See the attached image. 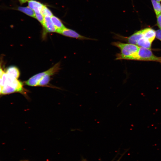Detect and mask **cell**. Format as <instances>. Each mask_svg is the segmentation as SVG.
Wrapping results in <instances>:
<instances>
[{
  "label": "cell",
  "mask_w": 161,
  "mask_h": 161,
  "mask_svg": "<svg viewBox=\"0 0 161 161\" xmlns=\"http://www.w3.org/2000/svg\"><path fill=\"white\" fill-rule=\"evenodd\" d=\"M41 13L44 17L49 16L51 17L53 15L51 11L44 5L42 8Z\"/></svg>",
  "instance_id": "5bb4252c"
},
{
  "label": "cell",
  "mask_w": 161,
  "mask_h": 161,
  "mask_svg": "<svg viewBox=\"0 0 161 161\" xmlns=\"http://www.w3.org/2000/svg\"><path fill=\"white\" fill-rule=\"evenodd\" d=\"M156 38L158 39L161 41V30H158L156 31Z\"/></svg>",
  "instance_id": "ac0fdd59"
},
{
  "label": "cell",
  "mask_w": 161,
  "mask_h": 161,
  "mask_svg": "<svg viewBox=\"0 0 161 161\" xmlns=\"http://www.w3.org/2000/svg\"><path fill=\"white\" fill-rule=\"evenodd\" d=\"M143 37L142 30L135 32L129 37H124L122 35H117L115 36V38L127 42L137 45L138 40Z\"/></svg>",
  "instance_id": "5b68a950"
},
{
  "label": "cell",
  "mask_w": 161,
  "mask_h": 161,
  "mask_svg": "<svg viewBox=\"0 0 161 161\" xmlns=\"http://www.w3.org/2000/svg\"><path fill=\"white\" fill-rule=\"evenodd\" d=\"M6 72L10 76L18 79L20 75V72L18 68L14 66L8 67Z\"/></svg>",
  "instance_id": "30bf717a"
},
{
  "label": "cell",
  "mask_w": 161,
  "mask_h": 161,
  "mask_svg": "<svg viewBox=\"0 0 161 161\" xmlns=\"http://www.w3.org/2000/svg\"><path fill=\"white\" fill-rule=\"evenodd\" d=\"M157 24L161 30V13L157 16Z\"/></svg>",
  "instance_id": "e0dca14e"
},
{
  "label": "cell",
  "mask_w": 161,
  "mask_h": 161,
  "mask_svg": "<svg viewBox=\"0 0 161 161\" xmlns=\"http://www.w3.org/2000/svg\"><path fill=\"white\" fill-rule=\"evenodd\" d=\"M28 6L33 10L35 13H41L44 5L41 3L35 0H29Z\"/></svg>",
  "instance_id": "ba28073f"
},
{
  "label": "cell",
  "mask_w": 161,
  "mask_h": 161,
  "mask_svg": "<svg viewBox=\"0 0 161 161\" xmlns=\"http://www.w3.org/2000/svg\"><path fill=\"white\" fill-rule=\"evenodd\" d=\"M141 30L143 37L152 43L156 38V31L151 28H146Z\"/></svg>",
  "instance_id": "52a82bcc"
},
{
  "label": "cell",
  "mask_w": 161,
  "mask_h": 161,
  "mask_svg": "<svg viewBox=\"0 0 161 161\" xmlns=\"http://www.w3.org/2000/svg\"><path fill=\"white\" fill-rule=\"evenodd\" d=\"M134 60L153 61L161 63V57L154 55L150 49L139 47Z\"/></svg>",
  "instance_id": "3957f363"
},
{
  "label": "cell",
  "mask_w": 161,
  "mask_h": 161,
  "mask_svg": "<svg viewBox=\"0 0 161 161\" xmlns=\"http://www.w3.org/2000/svg\"><path fill=\"white\" fill-rule=\"evenodd\" d=\"M36 18L43 26L44 21V17L40 12L35 13Z\"/></svg>",
  "instance_id": "9a60e30c"
},
{
  "label": "cell",
  "mask_w": 161,
  "mask_h": 161,
  "mask_svg": "<svg viewBox=\"0 0 161 161\" xmlns=\"http://www.w3.org/2000/svg\"><path fill=\"white\" fill-rule=\"evenodd\" d=\"M42 26L47 32H56L57 30L53 24L50 17L44 16Z\"/></svg>",
  "instance_id": "8992f818"
},
{
  "label": "cell",
  "mask_w": 161,
  "mask_h": 161,
  "mask_svg": "<svg viewBox=\"0 0 161 161\" xmlns=\"http://www.w3.org/2000/svg\"><path fill=\"white\" fill-rule=\"evenodd\" d=\"M51 19L57 30L56 31L62 30L65 27L61 20L56 16L53 15L51 17Z\"/></svg>",
  "instance_id": "7c38bea8"
},
{
  "label": "cell",
  "mask_w": 161,
  "mask_h": 161,
  "mask_svg": "<svg viewBox=\"0 0 161 161\" xmlns=\"http://www.w3.org/2000/svg\"><path fill=\"white\" fill-rule=\"evenodd\" d=\"M4 73V71H3L1 66V64L0 65V94H1V91L2 89V78L3 74Z\"/></svg>",
  "instance_id": "2e32d148"
},
{
  "label": "cell",
  "mask_w": 161,
  "mask_h": 161,
  "mask_svg": "<svg viewBox=\"0 0 161 161\" xmlns=\"http://www.w3.org/2000/svg\"><path fill=\"white\" fill-rule=\"evenodd\" d=\"M154 12L157 16L161 13V4L156 0H151Z\"/></svg>",
  "instance_id": "4fadbf2b"
},
{
  "label": "cell",
  "mask_w": 161,
  "mask_h": 161,
  "mask_svg": "<svg viewBox=\"0 0 161 161\" xmlns=\"http://www.w3.org/2000/svg\"><path fill=\"white\" fill-rule=\"evenodd\" d=\"M82 161H87L86 159H83L82 160Z\"/></svg>",
  "instance_id": "44dd1931"
},
{
  "label": "cell",
  "mask_w": 161,
  "mask_h": 161,
  "mask_svg": "<svg viewBox=\"0 0 161 161\" xmlns=\"http://www.w3.org/2000/svg\"><path fill=\"white\" fill-rule=\"evenodd\" d=\"M125 154V152L122 155H121L120 157L116 161H120L122 157H123V156L124 154Z\"/></svg>",
  "instance_id": "ffe728a7"
},
{
  "label": "cell",
  "mask_w": 161,
  "mask_h": 161,
  "mask_svg": "<svg viewBox=\"0 0 161 161\" xmlns=\"http://www.w3.org/2000/svg\"><path fill=\"white\" fill-rule=\"evenodd\" d=\"M157 1H158V2H160L161 1V0H156Z\"/></svg>",
  "instance_id": "7402d4cb"
},
{
  "label": "cell",
  "mask_w": 161,
  "mask_h": 161,
  "mask_svg": "<svg viewBox=\"0 0 161 161\" xmlns=\"http://www.w3.org/2000/svg\"><path fill=\"white\" fill-rule=\"evenodd\" d=\"M27 161V160H23V161Z\"/></svg>",
  "instance_id": "603a6c76"
},
{
  "label": "cell",
  "mask_w": 161,
  "mask_h": 161,
  "mask_svg": "<svg viewBox=\"0 0 161 161\" xmlns=\"http://www.w3.org/2000/svg\"><path fill=\"white\" fill-rule=\"evenodd\" d=\"M12 9L18 10L30 16L35 18V14L34 11L29 6H18L16 8H13Z\"/></svg>",
  "instance_id": "9c48e42d"
},
{
  "label": "cell",
  "mask_w": 161,
  "mask_h": 161,
  "mask_svg": "<svg viewBox=\"0 0 161 161\" xmlns=\"http://www.w3.org/2000/svg\"><path fill=\"white\" fill-rule=\"evenodd\" d=\"M20 4H22L27 2L29 0H18Z\"/></svg>",
  "instance_id": "d6986e66"
},
{
  "label": "cell",
  "mask_w": 161,
  "mask_h": 161,
  "mask_svg": "<svg viewBox=\"0 0 161 161\" xmlns=\"http://www.w3.org/2000/svg\"><path fill=\"white\" fill-rule=\"evenodd\" d=\"M2 86L1 94L6 95L18 92L27 96V91L24 88L22 82L18 79L10 76L6 72H4L3 75Z\"/></svg>",
  "instance_id": "6da1fadb"
},
{
  "label": "cell",
  "mask_w": 161,
  "mask_h": 161,
  "mask_svg": "<svg viewBox=\"0 0 161 161\" xmlns=\"http://www.w3.org/2000/svg\"><path fill=\"white\" fill-rule=\"evenodd\" d=\"M56 32L66 37L79 40H95V39L87 38L81 35L75 31L66 27L62 30H57Z\"/></svg>",
  "instance_id": "277c9868"
},
{
  "label": "cell",
  "mask_w": 161,
  "mask_h": 161,
  "mask_svg": "<svg viewBox=\"0 0 161 161\" xmlns=\"http://www.w3.org/2000/svg\"><path fill=\"white\" fill-rule=\"evenodd\" d=\"M112 44L119 48L120 51V52L116 55L117 60H134L139 48L136 45L119 41L113 42Z\"/></svg>",
  "instance_id": "7a4b0ae2"
},
{
  "label": "cell",
  "mask_w": 161,
  "mask_h": 161,
  "mask_svg": "<svg viewBox=\"0 0 161 161\" xmlns=\"http://www.w3.org/2000/svg\"><path fill=\"white\" fill-rule=\"evenodd\" d=\"M152 42L148 40L143 37L138 41L137 45L139 47H142L148 49H151Z\"/></svg>",
  "instance_id": "8fae6325"
}]
</instances>
